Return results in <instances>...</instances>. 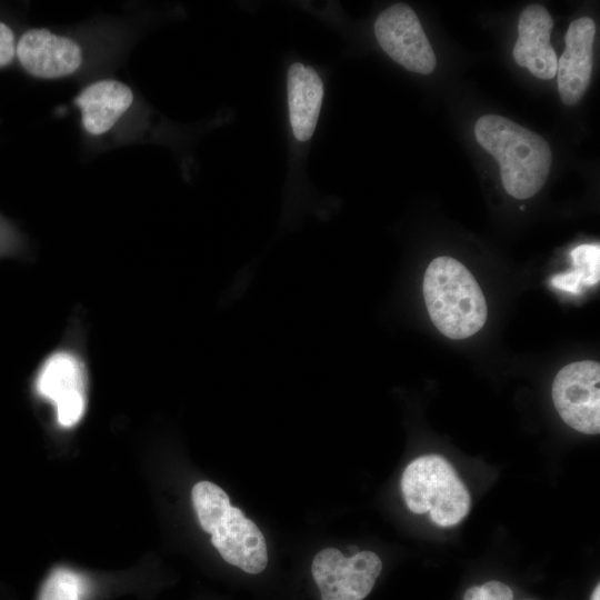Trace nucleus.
Listing matches in <instances>:
<instances>
[{
    "label": "nucleus",
    "instance_id": "obj_14",
    "mask_svg": "<svg viewBox=\"0 0 600 600\" xmlns=\"http://www.w3.org/2000/svg\"><path fill=\"white\" fill-rule=\"evenodd\" d=\"M570 257L573 262L571 271L552 277L551 286L561 291L579 294L584 287H591L600 279V247L598 243L576 247Z\"/></svg>",
    "mask_w": 600,
    "mask_h": 600
},
{
    "label": "nucleus",
    "instance_id": "obj_10",
    "mask_svg": "<svg viewBox=\"0 0 600 600\" xmlns=\"http://www.w3.org/2000/svg\"><path fill=\"white\" fill-rule=\"evenodd\" d=\"M211 543L226 562L247 573L257 574L267 567L264 537L256 523L237 507H231L226 519L211 534Z\"/></svg>",
    "mask_w": 600,
    "mask_h": 600
},
{
    "label": "nucleus",
    "instance_id": "obj_2",
    "mask_svg": "<svg viewBox=\"0 0 600 600\" xmlns=\"http://www.w3.org/2000/svg\"><path fill=\"white\" fill-rule=\"evenodd\" d=\"M422 291L433 324L446 337L466 339L484 326V296L458 260L444 256L433 259L426 270Z\"/></svg>",
    "mask_w": 600,
    "mask_h": 600
},
{
    "label": "nucleus",
    "instance_id": "obj_8",
    "mask_svg": "<svg viewBox=\"0 0 600 600\" xmlns=\"http://www.w3.org/2000/svg\"><path fill=\"white\" fill-rule=\"evenodd\" d=\"M596 23L589 17L572 21L566 33V49L557 62L558 90L567 106L583 97L592 73Z\"/></svg>",
    "mask_w": 600,
    "mask_h": 600
},
{
    "label": "nucleus",
    "instance_id": "obj_7",
    "mask_svg": "<svg viewBox=\"0 0 600 600\" xmlns=\"http://www.w3.org/2000/svg\"><path fill=\"white\" fill-rule=\"evenodd\" d=\"M84 370L81 361L68 351L52 353L41 366L36 389L56 408L60 426L78 423L84 412Z\"/></svg>",
    "mask_w": 600,
    "mask_h": 600
},
{
    "label": "nucleus",
    "instance_id": "obj_1",
    "mask_svg": "<svg viewBox=\"0 0 600 600\" xmlns=\"http://www.w3.org/2000/svg\"><path fill=\"white\" fill-rule=\"evenodd\" d=\"M474 134L499 162L507 193L528 199L540 191L552 162L551 149L541 136L497 114L482 116Z\"/></svg>",
    "mask_w": 600,
    "mask_h": 600
},
{
    "label": "nucleus",
    "instance_id": "obj_13",
    "mask_svg": "<svg viewBox=\"0 0 600 600\" xmlns=\"http://www.w3.org/2000/svg\"><path fill=\"white\" fill-rule=\"evenodd\" d=\"M133 100L131 89L117 80H101L87 87L77 98L84 129L91 134L110 130Z\"/></svg>",
    "mask_w": 600,
    "mask_h": 600
},
{
    "label": "nucleus",
    "instance_id": "obj_19",
    "mask_svg": "<svg viewBox=\"0 0 600 600\" xmlns=\"http://www.w3.org/2000/svg\"><path fill=\"white\" fill-rule=\"evenodd\" d=\"M590 600H600V586L599 584H597V587L594 588L590 597Z\"/></svg>",
    "mask_w": 600,
    "mask_h": 600
},
{
    "label": "nucleus",
    "instance_id": "obj_12",
    "mask_svg": "<svg viewBox=\"0 0 600 600\" xmlns=\"http://www.w3.org/2000/svg\"><path fill=\"white\" fill-rule=\"evenodd\" d=\"M323 82L311 67L292 63L287 74V97L292 133L299 141H308L317 127L323 100Z\"/></svg>",
    "mask_w": 600,
    "mask_h": 600
},
{
    "label": "nucleus",
    "instance_id": "obj_6",
    "mask_svg": "<svg viewBox=\"0 0 600 600\" xmlns=\"http://www.w3.org/2000/svg\"><path fill=\"white\" fill-rule=\"evenodd\" d=\"M374 34L381 49L407 70L420 74L434 70V52L409 6L396 3L383 10L374 22Z\"/></svg>",
    "mask_w": 600,
    "mask_h": 600
},
{
    "label": "nucleus",
    "instance_id": "obj_17",
    "mask_svg": "<svg viewBox=\"0 0 600 600\" xmlns=\"http://www.w3.org/2000/svg\"><path fill=\"white\" fill-rule=\"evenodd\" d=\"M513 592L500 581H488L481 586L469 588L463 600H512Z\"/></svg>",
    "mask_w": 600,
    "mask_h": 600
},
{
    "label": "nucleus",
    "instance_id": "obj_15",
    "mask_svg": "<svg viewBox=\"0 0 600 600\" xmlns=\"http://www.w3.org/2000/svg\"><path fill=\"white\" fill-rule=\"evenodd\" d=\"M191 498L201 528L212 534L232 507L229 496L219 486L200 481L193 486Z\"/></svg>",
    "mask_w": 600,
    "mask_h": 600
},
{
    "label": "nucleus",
    "instance_id": "obj_3",
    "mask_svg": "<svg viewBox=\"0 0 600 600\" xmlns=\"http://www.w3.org/2000/svg\"><path fill=\"white\" fill-rule=\"evenodd\" d=\"M407 507L417 514L429 512L440 527L462 521L470 510V494L454 468L437 454L422 456L410 462L401 478Z\"/></svg>",
    "mask_w": 600,
    "mask_h": 600
},
{
    "label": "nucleus",
    "instance_id": "obj_11",
    "mask_svg": "<svg viewBox=\"0 0 600 600\" xmlns=\"http://www.w3.org/2000/svg\"><path fill=\"white\" fill-rule=\"evenodd\" d=\"M553 21L547 9L530 4L521 12L513 59L534 77L549 80L556 77L558 58L550 44Z\"/></svg>",
    "mask_w": 600,
    "mask_h": 600
},
{
    "label": "nucleus",
    "instance_id": "obj_16",
    "mask_svg": "<svg viewBox=\"0 0 600 600\" xmlns=\"http://www.w3.org/2000/svg\"><path fill=\"white\" fill-rule=\"evenodd\" d=\"M87 582L77 572L58 568L44 581L39 600H84Z\"/></svg>",
    "mask_w": 600,
    "mask_h": 600
},
{
    "label": "nucleus",
    "instance_id": "obj_5",
    "mask_svg": "<svg viewBox=\"0 0 600 600\" xmlns=\"http://www.w3.org/2000/svg\"><path fill=\"white\" fill-rule=\"evenodd\" d=\"M600 364L584 360L563 367L552 383V400L560 418L588 434L600 431Z\"/></svg>",
    "mask_w": 600,
    "mask_h": 600
},
{
    "label": "nucleus",
    "instance_id": "obj_18",
    "mask_svg": "<svg viewBox=\"0 0 600 600\" xmlns=\"http://www.w3.org/2000/svg\"><path fill=\"white\" fill-rule=\"evenodd\" d=\"M14 36L11 29L0 22V67L8 64L14 54Z\"/></svg>",
    "mask_w": 600,
    "mask_h": 600
},
{
    "label": "nucleus",
    "instance_id": "obj_9",
    "mask_svg": "<svg viewBox=\"0 0 600 600\" xmlns=\"http://www.w3.org/2000/svg\"><path fill=\"white\" fill-rule=\"evenodd\" d=\"M22 67L39 78H60L73 73L81 64L80 47L69 38L46 29L23 33L17 44Z\"/></svg>",
    "mask_w": 600,
    "mask_h": 600
},
{
    "label": "nucleus",
    "instance_id": "obj_4",
    "mask_svg": "<svg viewBox=\"0 0 600 600\" xmlns=\"http://www.w3.org/2000/svg\"><path fill=\"white\" fill-rule=\"evenodd\" d=\"M382 562L372 551L347 558L334 548L319 551L311 564L312 578L322 600H362L372 590Z\"/></svg>",
    "mask_w": 600,
    "mask_h": 600
}]
</instances>
